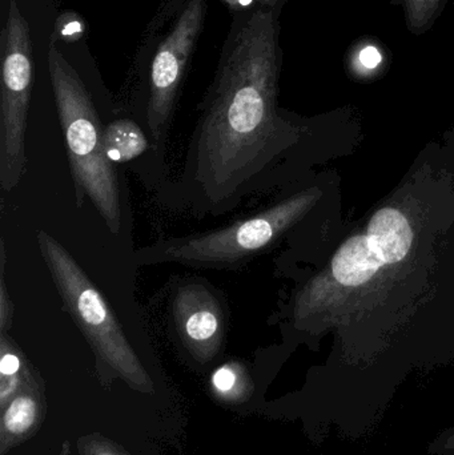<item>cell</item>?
I'll return each mask as SVG.
<instances>
[{
	"label": "cell",
	"mask_w": 454,
	"mask_h": 455,
	"mask_svg": "<svg viewBox=\"0 0 454 455\" xmlns=\"http://www.w3.org/2000/svg\"><path fill=\"white\" fill-rule=\"evenodd\" d=\"M285 2L256 0L251 7L231 11V28L181 173L192 207L202 212H223L250 194L268 154Z\"/></svg>",
	"instance_id": "6da1fadb"
},
{
	"label": "cell",
	"mask_w": 454,
	"mask_h": 455,
	"mask_svg": "<svg viewBox=\"0 0 454 455\" xmlns=\"http://www.w3.org/2000/svg\"><path fill=\"white\" fill-rule=\"evenodd\" d=\"M48 71L77 197H90L112 233L122 227L119 181L103 146L98 112L82 79L56 47L48 45Z\"/></svg>",
	"instance_id": "7a4b0ae2"
},
{
	"label": "cell",
	"mask_w": 454,
	"mask_h": 455,
	"mask_svg": "<svg viewBox=\"0 0 454 455\" xmlns=\"http://www.w3.org/2000/svg\"><path fill=\"white\" fill-rule=\"evenodd\" d=\"M34 87V44L28 21L10 0L2 32L0 186L8 192L26 172L27 114Z\"/></svg>",
	"instance_id": "3957f363"
},
{
	"label": "cell",
	"mask_w": 454,
	"mask_h": 455,
	"mask_svg": "<svg viewBox=\"0 0 454 455\" xmlns=\"http://www.w3.org/2000/svg\"><path fill=\"white\" fill-rule=\"evenodd\" d=\"M37 243L64 307L75 323L109 361L132 371L135 358L100 291L67 249L47 232L37 233Z\"/></svg>",
	"instance_id": "277c9868"
},
{
	"label": "cell",
	"mask_w": 454,
	"mask_h": 455,
	"mask_svg": "<svg viewBox=\"0 0 454 455\" xmlns=\"http://www.w3.org/2000/svg\"><path fill=\"white\" fill-rule=\"evenodd\" d=\"M208 0H172L171 26L157 43L149 67L148 125L160 141L170 123L179 90L202 35Z\"/></svg>",
	"instance_id": "5b68a950"
},
{
	"label": "cell",
	"mask_w": 454,
	"mask_h": 455,
	"mask_svg": "<svg viewBox=\"0 0 454 455\" xmlns=\"http://www.w3.org/2000/svg\"><path fill=\"white\" fill-rule=\"evenodd\" d=\"M287 213L277 208L232 226L187 237L171 238L139 251L144 264L180 262L195 267H227L263 249L283 227Z\"/></svg>",
	"instance_id": "8992f818"
},
{
	"label": "cell",
	"mask_w": 454,
	"mask_h": 455,
	"mask_svg": "<svg viewBox=\"0 0 454 455\" xmlns=\"http://www.w3.org/2000/svg\"><path fill=\"white\" fill-rule=\"evenodd\" d=\"M173 318L191 344H213L223 326V312L215 297L200 283L179 289L173 299Z\"/></svg>",
	"instance_id": "52a82bcc"
},
{
	"label": "cell",
	"mask_w": 454,
	"mask_h": 455,
	"mask_svg": "<svg viewBox=\"0 0 454 455\" xmlns=\"http://www.w3.org/2000/svg\"><path fill=\"white\" fill-rule=\"evenodd\" d=\"M368 241L384 264L402 261L412 245V229L402 213L394 208L378 211L368 228Z\"/></svg>",
	"instance_id": "ba28073f"
},
{
	"label": "cell",
	"mask_w": 454,
	"mask_h": 455,
	"mask_svg": "<svg viewBox=\"0 0 454 455\" xmlns=\"http://www.w3.org/2000/svg\"><path fill=\"white\" fill-rule=\"evenodd\" d=\"M383 265V259L370 248L367 235H356L336 253L333 275L343 285L357 286L370 281Z\"/></svg>",
	"instance_id": "9c48e42d"
},
{
	"label": "cell",
	"mask_w": 454,
	"mask_h": 455,
	"mask_svg": "<svg viewBox=\"0 0 454 455\" xmlns=\"http://www.w3.org/2000/svg\"><path fill=\"white\" fill-rule=\"evenodd\" d=\"M103 146L111 162L124 164L140 156L148 148V141L135 122L122 119L111 123L104 131Z\"/></svg>",
	"instance_id": "30bf717a"
},
{
	"label": "cell",
	"mask_w": 454,
	"mask_h": 455,
	"mask_svg": "<svg viewBox=\"0 0 454 455\" xmlns=\"http://www.w3.org/2000/svg\"><path fill=\"white\" fill-rule=\"evenodd\" d=\"M448 2L450 0H391V4L402 7L408 31L420 36L439 20Z\"/></svg>",
	"instance_id": "8fae6325"
},
{
	"label": "cell",
	"mask_w": 454,
	"mask_h": 455,
	"mask_svg": "<svg viewBox=\"0 0 454 455\" xmlns=\"http://www.w3.org/2000/svg\"><path fill=\"white\" fill-rule=\"evenodd\" d=\"M35 414H36V405L32 398H16L5 411V429L12 435H21L34 424Z\"/></svg>",
	"instance_id": "7c38bea8"
},
{
	"label": "cell",
	"mask_w": 454,
	"mask_h": 455,
	"mask_svg": "<svg viewBox=\"0 0 454 455\" xmlns=\"http://www.w3.org/2000/svg\"><path fill=\"white\" fill-rule=\"evenodd\" d=\"M0 257H2V267H0V270H2V277H0V328H2V333H5V331L11 326V321H12L13 305L7 291V285H5V248L3 240Z\"/></svg>",
	"instance_id": "4fadbf2b"
},
{
	"label": "cell",
	"mask_w": 454,
	"mask_h": 455,
	"mask_svg": "<svg viewBox=\"0 0 454 455\" xmlns=\"http://www.w3.org/2000/svg\"><path fill=\"white\" fill-rule=\"evenodd\" d=\"M356 56H359L360 64L368 71L378 68L383 61L380 50L373 44H367L360 48L359 55Z\"/></svg>",
	"instance_id": "5bb4252c"
},
{
	"label": "cell",
	"mask_w": 454,
	"mask_h": 455,
	"mask_svg": "<svg viewBox=\"0 0 454 455\" xmlns=\"http://www.w3.org/2000/svg\"><path fill=\"white\" fill-rule=\"evenodd\" d=\"M236 373L228 366H224V368L219 369L213 376V385L220 392H228L236 384Z\"/></svg>",
	"instance_id": "9a60e30c"
},
{
	"label": "cell",
	"mask_w": 454,
	"mask_h": 455,
	"mask_svg": "<svg viewBox=\"0 0 454 455\" xmlns=\"http://www.w3.org/2000/svg\"><path fill=\"white\" fill-rule=\"evenodd\" d=\"M19 369H20V360L18 355L13 353H3L2 361H0V373L3 376H13L18 374Z\"/></svg>",
	"instance_id": "2e32d148"
},
{
	"label": "cell",
	"mask_w": 454,
	"mask_h": 455,
	"mask_svg": "<svg viewBox=\"0 0 454 455\" xmlns=\"http://www.w3.org/2000/svg\"><path fill=\"white\" fill-rule=\"evenodd\" d=\"M16 385H18V376L16 374H13V376H3L2 374L0 395H2L3 400H5L15 390Z\"/></svg>",
	"instance_id": "e0dca14e"
},
{
	"label": "cell",
	"mask_w": 454,
	"mask_h": 455,
	"mask_svg": "<svg viewBox=\"0 0 454 455\" xmlns=\"http://www.w3.org/2000/svg\"><path fill=\"white\" fill-rule=\"evenodd\" d=\"M82 31V23H80L79 20H74V19H71V20L67 21V23L63 24V27H61V32H63L64 36L74 37L75 32Z\"/></svg>",
	"instance_id": "ac0fdd59"
},
{
	"label": "cell",
	"mask_w": 454,
	"mask_h": 455,
	"mask_svg": "<svg viewBox=\"0 0 454 455\" xmlns=\"http://www.w3.org/2000/svg\"><path fill=\"white\" fill-rule=\"evenodd\" d=\"M229 5L231 11L244 10V8L251 7L255 4L256 0H223Z\"/></svg>",
	"instance_id": "d6986e66"
},
{
	"label": "cell",
	"mask_w": 454,
	"mask_h": 455,
	"mask_svg": "<svg viewBox=\"0 0 454 455\" xmlns=\"http://www.w3.org/2000/svg\"><path fill=\"white\" fill-rule=\"evenodd\" d=\"M100 455H111V454H100Z\"/></svg>",
	"instance_id": "ffe728a7"
}]
</instances>
